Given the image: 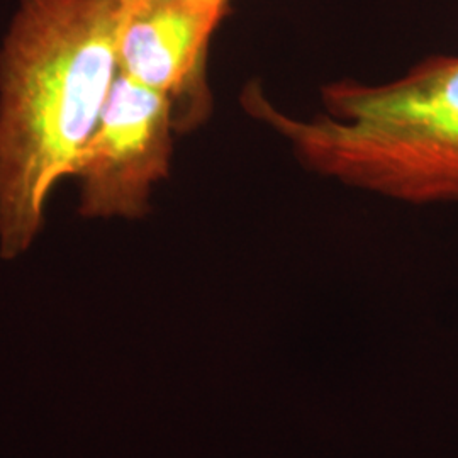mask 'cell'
<instances>
[{
  "label": "cell",
  "mask_w": 458,
  "mask_h": 458,
  "mask_svg": "<svg viewBox=\"0 0 458 458\" xmlns=\"http://www.w3.org/2000/svg\"><path fill=\"white\" fill-rule=\"evenodd\" d=\"M229 0L131 4L119 39V73L175 102L204 65Z\"/></svg>",
  "instance_id": "obj_4"
},
{
  "label": "cell",
  "mask_w": 458,
  "mask_h": 458,
  "mask_svg": "<svg viewBox=\"0 0 458 458\" xmlns=\"http://www.w3.org/2000/svg\"><path fill=\"white\" fill-rule=\"evenodd\" d=\"M131 0H17L0 43V259L45 228L119 75Z\"/></svg>",
  "instance_id": "obj_1"
},
{
  "label": "cell",
  "mask_w": 458,
  "mask_h": 458,
  "mask_svg": "<svg viewBox=\"0 0 458 458\" xmlns=\"http://www.w3.org/2000/svg\"><path fill=\"white\" fill-rule=\"evenodd\" d=\"M174 100L119 73L72 177L87 219H140L174 153Z\"/></svg>",
  "instance_id": "obj_3"
},
{
  "label": "cell",
  "mask_w": 458,
  "mask_h": 458,
  "mask_svg": "<svg viewBox=\"0 0 458 458\" xmlns=\"http://www.w3.org/2000/svg\"><path fill=\"white\" fill-rule=\"evenodd\" d=\"M141 2H148V0H131V4H141Z\"/></svg>",
  "instance_id": "obj_5"
},
{
  "label": "cell",
  "mask_w": 458,
  "mask_h": 458,
  "mask_svg": "<svg viewBox=\"0 0 458 458\" xmlns=\"http://www.w3.org/2000/svg\"><path fill=\"white\" fill-rule=\"evenodd\" d=\"M246 113L314 174L406 204L458 202V56H431L384 83L342 81L314 114L246 87Z\"/></svg>",
  "instance_id": "obj_2"
}]
</instances>
